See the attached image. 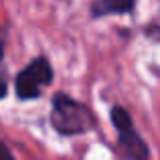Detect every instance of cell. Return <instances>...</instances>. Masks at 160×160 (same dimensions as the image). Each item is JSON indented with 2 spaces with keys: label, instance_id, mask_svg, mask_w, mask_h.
Here are the masks:
<instances>
[{
  "label": "cell",
  "instance_id": "6da1fadb",
  "mask_svg": "<svg viewBox=\"0 0 160 160\" xmlns=\"http://www.w3.org/2000/svg\"><path fill=\"white\" fill-rule=\"evenodd\" d=\"M51 126L63 136H77L95 130L98 120L85 103L71 99L67 93H57L53 98Z\"/></svg>",
  "mask_w": 160,
  "mask_h": 160
},
{
  "label": "cell",
  "instance_id": "7a4b0ae2",
  "mask_svg": "<svg viewBox=\"0 0 160 160\" xmlns=\"http://www.w3.org/2000/svg\"><path fill=\"white\" fill-rule=\"evenodd\" d=\"M53 81V67L51 61L47 57H37L16 75V83L14 89L18 99L28 102V99H37L41 98V91L45 85Z\"/></svg>",
  "mask_w": 160,
  "mask_h": 160
},
{
  "label": "cell",
  "instance_id": "3957f363",
  "mask_svg": "<svg viewBox=\"0 0 160 160\" xmlns=\"http://www.w3.org/2000/svg\"><path fill=\"white\" fill-rule=\"evenodd\" d=\"M112 124L118 130V142H120V148L124 150L126 158H130V160H148L150 158L148 146L142 140V136L138 134L128 109H124L120 106L112 108Z\"/></svg>",
  "mask_w": 160,
  "mask_h": 160
},
{
  "label": "cell",
  "instance_id": "277c9868",
  "mask_svg": "<svg viewBox=\"0 0 160 160\" xmlns=\"http://www.w3.org/2000/svg\"><path fill=\"white\" fill-rule=\"evenodd\" d=\"M134 10V2H95L91 6V14L95 18H102V16H108L109 12H130Z\"/></svg>",
  "mask_w": 160,
  "mask_h": 160
},
{
  "label": "cell",
  "instance_id": "5b68a950",
  "mask_svg": "<svg viewBox=\"0 0 160 160\" xmlns=\"http://www.w3.org/2000/svg\"><path fill=\"white\" fill-rule=\"evenodd\" d=\"M0 160H14V156H12V152L8 150V146L4 144L2 140H0Z\"/></svg>",
  "mask_w": 160,
  "mask_h": 160
},
{
  "label": "cell",
  "instance_id": "8992f818",
  "mask_svg": "<svg viewBox=\"0 0 160 160\" xmlns=\"http://www.w3.org/2000/svg\"><path fill=\"white\" fill-rule=\"evenodd\" d=\"M8 93V83H6V75L0 71V99H4Z\"/></svg>",
  "mask_w": 160,
  "mask_h": 160
},
{
  "label": "cell",
  "instance_id": "52a82bcc",
  "mask_svg": "<svg viewBox=\"0 0 160 160\" xmlns=\"http://www.w3.org/2000/svg\"><path fill=\"white\" fill-rule=\"evenodd\" d=\"M4 47H6V31L0 27V61L4 59Z\"/></svg>",
  "mask_w": 160,
  "mask_h": 160
}]
</instances>
